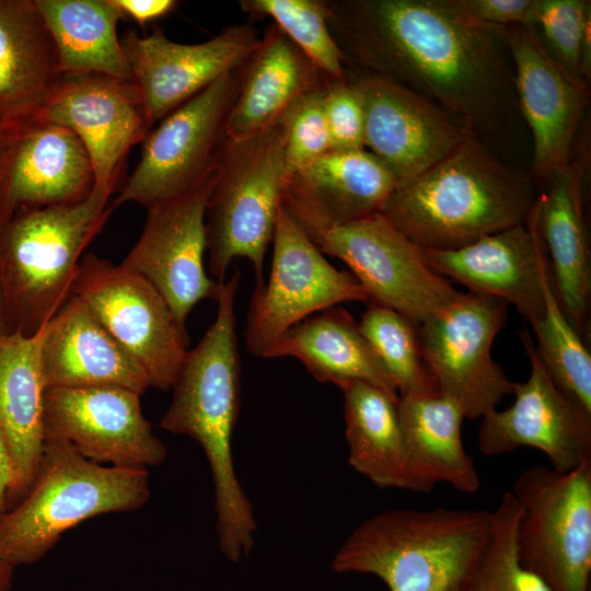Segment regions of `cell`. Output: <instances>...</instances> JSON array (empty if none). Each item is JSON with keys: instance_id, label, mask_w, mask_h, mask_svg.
<instances>
[{"instance_id": "obj_44", "label": "cell", "mask_w": 591, "mask_h": 591, "mask_svg": "<svg viewBox=\"0 0 591 591\" xmlns=\"http://www.w3.org/2000/svg\"><path fill=\"white\" fill-rule=\"evenodd\" d=\"M4 333H8V328H7L3 309H2L1 299H0V334H4Z\"/></svg>"}, {"instance_id": "obj_18", "label": "cell", "mask_w": 591, "mask_h": 591, "mask_svg": "<svg viewBox=\"0 0 591 591\" xmlns=\"http://www.w3.org/2000/svg\"><path fill=\"white\" fill-rule=\"evenodd\" d=\"M93 188L72 131L42 116L0 124V227L21 210L80 202Z\"/></svg>"}, {"instance_id": "obj_30", "label": "cell", "mask_w": 591, "mask_h": 591, "mask_svg": "<svg viewBox=\"0 0 591 591\" xmlns=\"http://www.w3.org/2000/svg\"><path fill=\"white\" fill-rule=\"evenodd\" d=\"M292 357L321 383L343 389L356 381L399 397L395 385L354 316L341 306L311 315L289 328L268 358Z\"/></svg>"}, {"instance_id": "obj_15", "label": "cell", "mask_w": 591, "mask_h": 591, "mask_svg": "<svg viewBox=\"0 0 591 591\" xmlns=\"http://www.w3.org/2000/svg\"><path fill=\"white\" fill-rule=\"evenodd\" d=\"M140 396L113 385L47 389L45 441H66L84 459L101 465L158 466L165 461L167 450L146 419Z\"/></svg>"}, {"instance_id": "obj_24", "label": "cell", "mask_w": 591, "mask_h": 591, "mask_svg": "<svg viewBox=\"0 0 591 591\" xmlns=\"http://www.w3.org/2000/svg\"><path fill=\"white\" fill-rule=\"evenodd\" d=\"M40 363L47 389L113 385L142 395L151 387L139 362L74 294L44 327Z\"/></svg>"}, {"instance_id": "obj_27", "label": "cell", "mask_w": 591, "mask_h": 591, "mask_svg": "<svg viewBox=\"0 0 591 591\" xmlns=\"http://www.w3.org/2000/svg\"><path fill=\"white\" fill-rule=\"evenodd\" d=\"M327 80L274 23L268 24L243 65L227 138L240 141L268 129L296 100Z\"/></svg>"}, {"instance_id": "obj_13", "label": "cell", "mask_w": 591, "mask_h": 591, "mask_svg": "<svg viewBox=\"0 0 591 591\" xmlns=\"http://www.w3.org/2000/svg\"><path fill=\"white\" fill-rule=\"evenodd\" d=\"M508 303L474 292L418 325L422 358L438 393L454 401L465 419L475 420L512 394L513 382L491 358V345L505 326Z\"/></svg>"}, {"instance_id": "obj_12", "label": "cell", "mask_w": 591, "mask_h": 591, "mask_svg": "<svg viewBox=\"0 0 591 591\" xmlns=\"http://www.w3.org/2000/svg\"><path fill=\"white\" fill-rule=\"evenodd\" d=\"M72 294L139 362L151 386L172 389L188 350V335L146 278L89 253L80 260Z\"/></svg>"}, {"instance_id": "obj_21", "label": "cell", "mask_w": 591, "mask_h": 591, "mask_svg": "<svg viewBox=\"0 0 591 591\" xmlns=\"http://www.w3.org/2000/svg\"><path fill=\"white\" fill-rule=\"evenodd\" d=\"M348 79L363 103L364 149L391 171L397 185L418 176L473 136L434 103L399 84L359 72Z\"/></svg>"}, {"instance_id": "obj_26", "label": "cell", "mask_w": 591, "mask_h": 591, "mask_svg": "<svg viewBox=\"0 0 591 591\" xmlns=\"http://www.w3.org/2000/svg\"><path fill=\"white\" fill-rule=\"evenodd\" d=\"M44 327L32 336L0 334V434L12 474L10 509L30 491L45 447Z\"/></svg>"}, {"instance_id": "obj_29", "label": "cell", "mask_w": 591, "mask_h": 591, "mask_svg": "<svg viewBox=\"0 0 591 591\" xmlns=\"http://www.w3.org/2000/svg\"><path fill=\"white\" fill-rule=\"evenodd\" d=\"M412 491L429 493L439 483L464 494L476 493L480 478L466 452L461 427L465 416L451 398L436 392L399 396Z\"/></svg>"}, {"instance_id": "obj_10", "label": "cell", "mask_w": 591, "mask_h": 591, "mask_svg": "<svg viewBox=\"0 0 591 591\" xmlns=\"http://www.w3.org/2000/svg\"><path fill=\"white\" fill-rule=\"evenodd\" d=\"M311 240L323 254L344 262L378 304L420 325L461 294L427 263L422 248L381 212L324 231Z\"/></svg>"}, {"instance_id": "obj_25", "label": "cell", "mask_w": 591, "mask_h": 591, "mask_svg": "<svg viewBox=\"0 0 591 591\" xmlns=\"http://www.w3.org/2000/svg\"><path fill=\"white\" fill-rule=\"evenodd\" d=\"M589 146L575 148L567 167L541 192L534 207L557 300L581 336L588 331L591 269L582 212V183L589 164Z\"/></svg>"}, {"instance_id": "obj_40", "label": "cell", "mask_w": 591, "mask_h": 591, "mask_svg": "<svg viewBox=\"0 0 591 591\" xmlns=\"http://www.w3.org/2000/svg\"><path fill=\"white\" fill-rule=\"evenodd\" d=\"M540 0H453L472 19L493 25L532 27Z\"/></svg>"}, {"instance_id": "obj_3", "label": "cell", "mask_w": 591, "mask_h": 591, "mask_svg": "<svg viewBox=\"0 0 591 591\" xmlns=\"http://www.w3.org/2000/svg\"><path fill=\"white\" fill-rule=\"evenodd\" d=\"M537 182L470 136L449 155L397 185L379 212L424 250L450 251L528 222Z\"/></svg>"}, {"instance_id": "obj_8", "label": "cell", "mask_w": 591, "mask_h": 591, "mask_svg": "<svg viewBox=\"0 0 591 591\" xmlns=\"http://www.w3.org/2000/svg\"><path fill=\"white\" fill-rule=\"evenodd\" d=\"M511 493L522 506L520 561L551 591H590L591 461L569 472L530 466Z\"/></svg>"}, {"instance_id": "obj_31", "label": "cell", "mask_w": 591, "mask_h": 591, "mask_svg": "<svg viewBox=\"0 0 591 591\" xmlns=\"http://www.w3.org/2000/svg\"><path fill=\"white\" fill-rule=\"evenodd\" d=\"M341 391L349 465L379 488L412 490L399 397L360 381Z\"/></svg>"}, {"instance_id": "obj_20", "label": "cell", "mask_w": 591, "mask_h": 591, "mask_svg": "<svg viewBox=\"0 0 591 591\" xmlns=\"http://www.w3.org/2000/svg\"><path fill=\"white\" fill-rule=\"evenodd\" d=\"M72 131L94 173V188L112 196L130 149L151 130L132 82L97 73H63L40 115Z\"/></svg>"}, {"instance_id": "obj_1", "label": "cell", "mask_w": 591, "mask_h": 591, "mask_svg": "<svg viewBox=\"0 0 591 591\" xmlns=\"http://www.w3.org/2000/svg\"><path fill=\"white\" fill-rule=\"evenodd\" d=\"M326 1L346 70L422 95L502 161L525 169V155L531 165L506 26L478 22L453 0Z\"/></svg>"}, {"instance_id": "obj_41", "label": "cell", "mask_w": 591, "mask_h": 591, "mask_svg": "<svg viewBox=\"0 0 591 591\" xmlns=\"http://www.w3.org/2000/svg\"><path fill=\"white\" fill-rule=\"evenodd\" d=\"M124 16L135 20L141 27L164 18L177 8L175 0H113Z\"/></svg>"}, {"instance_id": "obj_28", "label": "cell", "mask_w": 591, "mask_h": 591, "mask_svg": "<svg viewBox=\"0 0 591 591\" xmlns=\"http://www.w3.org/2000/svg\"><path fill=\"white\" fill-rule=\"evenodd\" d=\"M62 73L35 0H0V124L40 116Z\"/></svg>"}, {"instance_id": "obj_23", "label": "cell", "mask_w": 591, "mask_h": 591, "mask_svg": "<svg viewBox=\"0 0 591 591\" xmlns=\"http://www.w3.org/2000/svg\"><path fill=\"white\" fill-rule=\"evenodd\" d=\"M396 185L368 150L329 151L285 174L281 206L311 237L379 212Z\"/></svg>"}, {"instance_id": "obj_33", "label": "cell", "mask_w": 591, "mask_h": 591, "mask_svg": "<svg viewBox=\"0 0 591 591\" xmlns=\"http://www.w3.org/2000/svg\"><path fill=\"white\" fill-rule=\"evenodd\" d=\"M530 325L536 336V354L551 379L591 414V356L581 336L566 317L553 280L546 287L543 314Z\"/></svg>"}, {"instance_id": "obj_14", "label": "cell", "mask_w": 591, "mask_h": 591, "mask_svg": "<svg viewBox=\"0 0 591 591\" xmlns=\"http://www.w3.org/2000/svg\"><path fill=\"white\" fill-rule=\"evenodd\" d=\"M218 167L219 157L189 189L147 208L142 232L120 264L161 293L184 332L194 306L205 299L217 300L222 287L207 274L204 262L206 208Z\"/></svg>"}, {"instance_id": "obj_43", "label": "cell", "mask_w": 591, "mask_h": 591, "mask_svg": "<svg viewBox=\"0 0 591 591\" xmlns=\"http://www.w3.org/2000/svg\"><path fill=\"white\" fill-rule=\"evenodd\" d=\"M14 567L0 560V591H11L13 587Z\"/></svg>"}, {"instance_id": "obj_22", "label": "cell", "mask_w": 591, "mask_h": 591, "mask_svg": "<svg viewBox=\"0 0 591 591\" xmlns=\"http://www.w3.org/2000/svg\"><path fill=\"white\" fill-rule=\"evenodd\" d=\"M422 252L436 273L462 283L470 292L514 305L529 324L543 314L546 287L553 279L534 209L528 222L470 245Z\"/></svg>"}, {"instance_id": "obj_7", "label": "cell", "mask_w": 591, "mask_h": 591, "mask_svg": "<svg viewBox=\"0 0 591 591\" xmlns=\"http://www.w3.org/2000/svg\"><path fill=\"white\" fill-rule=\"evenodd\" d=\"M285 177V136L280 123L251 138L225 139L218 175L206 208L208 270L227 280L233 259L254 269L255 288L265 286L264 260L273 241Z\"/></svg>"}, {"instance_id": "obj_16", "label": "cell", "mask_w": 591, "mask_h": 591, "mask_svg": "<svg viewBox=\"0 0 591 591\" xmlns=\"http://www.w3.org/2000/svg\"><path fill=\"white\" fill-rule=\"evenodd\" d=\"M531 363L530 376L513 382L514 402L482 417L478 449L486 456L522 447L542 451L551 467L569 472L591 461V414L566 395L542 364L528 326L518 332Z\"/></svg>"}, {"instance_id": "obj_9", "label": "cell", "mask_w": 591, "mask_h": 591, "mask_svg": "<svg viewBox=\"0 0 591 591\" xmlns=\"http://www.w3.org/2000/svg\"><path fill=\"white\" fill-rule=\"evenodd\" d=\"M243 65L186 101L148 132L137 166L113 201L115 208L136 202L147 209L170 200L215 165L227 139Z\"/></svg>"}, {"instance_id": "obj_34", "label": "cell", "mask_w": 591, "mask_h": 591, "mask_svg": "<svg viewBox=\"0 0 591 591\" xmlns=\"http://www.w3.org/2000/svg\"><path fill=\"white\" fill-rule=\"evenodd\" d=\"M248 20L268 18L329 80L345 81L344 55L328 27L326 0H241Z\"/></svg>"}, {"instance_id": "obj_37", "label": "cell", "mask_w": 591, "mask_h": 591, "mask_svg": "<svg viewBox=\"0 0 591 591\" xmlns=\"http://www.w3.org/2000/svg\"><path fill=\"white\" fill-rule=\"evenodd\" d=\"M590 1L540 0L532 26L549 56L570 76L588 82Z\"/></svg>"}, {"instance_id": "obj_17", "label": "cell", "mask_w": 591, "mask_h": 591, "mask_svg": "<svg viewBox=\"0 0 591 591\" xmlns=\"http://www.w3.org/2000/svg\"><path fill=\"white\" fill-rule=\"evenodd\" d=\"M260 39L248 20L199 44L171 40L162 27L149 35L126 31L119 38L150 129L220 77L242 66Z\"/></svg>"}, {"instance_id": "obj_6", "label": "cell", "mask_w": 591, "mask_h": 591, "mask_svg": "<svg viewBox=\"0 0 591 591\" xmlns=\"http://www.w3.org/2000/svg\"><path fill=\"white\" fill-rule=\"evenodd\" d=\"M149 497L147 470L96 464L66 441L47 440L30 491L0 522V560L14 568L35 564L66 531L101 514L136 511Z\"/></svg>"}, {"instance_id": "obj_2", "label": "cell", "mask_w": 591, "mask_h": 591, "mask_svg": "<svg viewBox=\"0 0 591 591\" xmlns=\"http://www.w3.org/2000/svg\"><path fill=\"white\" fill-rule=\"evenodd\" d=\"M240 279L235 270L222 283L215 321L199 343L187 350L172 386V402L160 421L162 429L188 436L202 448L215 485L219 547L232 563L248 556L257 530L232 453L241 391L235 315Z\"/></svg>"}, {"instance_id": "obj_4", "label": "cell", "mask_w": 591, "mask_h": 591, "mask_svg": "<svg viewBox=\"0 0 591 591\" xmlns=\"http://www.w3.org/2000/svg\"><path fill=\"white\" fill-rule=\"evenodd\" d=\"M490 511L391 509L359 524L336 552L338 573H368L390 591H471Z\"/></svg>"}, {"instance_id": "obj_5", "label": "cell", "mask_w": 591, "mask_h": 591, "mask_svg": "<svg viewBox=\"0 0 591 591\" xmlns=\"http://www.w3.org/2000/svg\"><path fill=\"white\" fill-rule=\"evenodd\" d=\"M93 188L76 204L26 209L0 227V299L8 333L32 336L72 296L81 255L115 207Z\"/></svg>"}, {"instance_id": "obj_38", "label": "cell", "mask_w": 591, "mask_h": 591, "mask_svg": "<svg viewBox=\"0 0 591 591\" xmlns=\"http://www.w3.org/2000/svg\"><path fill=\"white\" fill-rule=\"evenodd\" d=\"M326 84L301 95L278 120L285 136V174L331 151L324 111Z\"/></svg>"}, {"instance_id": "obj_42", "label": "cell", "mask_w": 591, "mask_h": 591, "mask_svg": "<svg viewBox=\"0 0 591 591\" xmlns=\"http://www.w3.org/2000/svg\"><path fill=\"white\" fill-rule=\"evenodd\" d=\"M11 466L8 452L0 434V522L10 510Z\"/></svg>"}, {"instance_id": "obj_11", "label": "cell", "mask_w": 591, "mask_h": 591, "mask_svg": "<svg viewBox=\"0 0 591 591\" xmlns=\"http://www.w3.org/2000/svg\"><path fill=\"white\" fill-rule=\"evenodd\" d=\"M271 242L269 279L253 290L244 331L247 351L258 358H268L279 338L311 315L344 302L369 303L357 278L331 265L281 205Z\"/></svg>"}, {"instance_id": "obj_36", "label": "cell", "mask_w": 591, "mask_h": 591, "mask_svg": "<svg viewBox=\"0 0 591 591\" xmlns=\"http://www.w3.org/2000/svg\"><path fill=\"white\" fill-rule=\"evenodd\" d=\"M490 525L478 558L471 591H551L519 558L517 529L522 506L511 490L505 491L490 511Z\"/></svg>"}, {"instance_id": "obj_19", "label": "cell", "mask_w": 591, "mask_h": 591, "mask_svg": "<svg viewBox=\"0 0 591 591\" xmlns=\"http://www.w3.org/2000/svg\"><path fill=\"white\" fill-rule=\"evenodd\" d=\"M520 111L532 148L530 174L548 184L570 162L589 103V83L565 71L533 27L506 26Z\"/></svg>"}, {"instance_id": "obj_35", "label": "cell", "mask_w": 591, "mask_h": 591, "mask_svg": "<svg viewBox=\"0 0 591 591\" xmlns=\"http://www.w3.org/2000/svg\"><path fill=\"white\" fill-rule=\"evenodd\" d=\"M358 325L399 396L438 392L422 358L417 325L378 304H369Z\"/></svg>"}, {"instance_id": "obj_32", "label": "cell", "mask_w": 591, "mask_h": 591, "mask_svg": "<svg viewBox=\"0 0 591 591\" xmlns=\"http://www.w3.org/2000/svg\"><path fill=\"white\" fill-rule=\"evenodd\" d=\"M56 46L61 73L132 81L117 35L124 14L113 0H35Z\"/></svg>"}, {"instance_id": "obj_39", "label": "cell", "mask_w": 591, "mask_h": 591, "mask_svg": "<svg viewBox=\"0 0 591 591\" xmlns=\"http://www.w3.org/2000/svg\"><path fill=\"white\" fill-rule=\"evenodd\" d=\"M324 111L331 151L348 152L364 149L363 103L359 91L348 78L345 81H327Z\"/></svg>"}]
</instances>
